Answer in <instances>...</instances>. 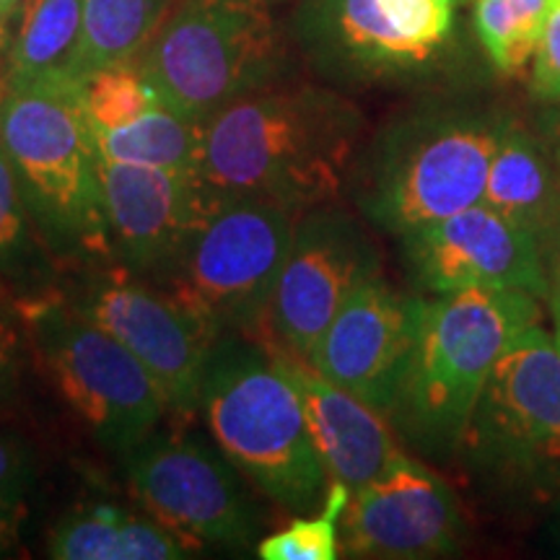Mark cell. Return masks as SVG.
<instances>
[{"instance_id": "obj_33", "label": "cell", "mask_w": 560, "mask_h": 560, "mask_svg": "<svg viewBox=\"0 0 560 560\" xmlns=\"http://www.w3.org/2000/svg\"><path fill=\"white\" fill-rule=\"evenodd\" d=\"M552 107L556 109H550L540 120V138L548 143L550 153L560 164V104H552Z\"/></svg>"}, {"instance_id": "obj_17", "label": "cell", "mask_w": 560, "mask_h": 560, "mask_svg": "<svg viewBox=\"0 0 560 560\" xmlns=\"http://www.w3.org/2000/svg\"><path fill=\"white\" fill-rule=\"evenodd\" d=\"M270 353L296 384L314 446L330 482H340L353 493L380 478L392 462L400 457L402 450L397 446L395 429L387 416L335 382L325 380L310 363L278 353V350H270Z\"/></svg>"}, {"instance_id": "obj_4", "label": "cell", "mask_w": 560, "mask_h": 560, "mask_svg": "<svg viewBox=\"0 0 560 560\" xmlns=\"http://www.w3.org/2000/svg\"><path fill=\"white\" fill-rule=\"evenodd\" d=\"M540 322V299L516 289H467L425 304L389 423L429 457L459 452L503 350Z\"/></svg>"}, {"instance_id": "obj_21", "label": "cell", "mask_w": 560, "mask_h": 560, "mask_svg": "<svg viewBox=\"0 0 560 560\" xmlns=\"http://www.w3.org/2000/svg\"><path fill=\"white\" fill-rule=\"evenodd\" d=\"M177 0H86L79 50L68 75L86 81L115 62L138 60Z\"/></svg>"}, {"instance_id": "obj_38", "label": "cell", "mask_w": 560, "mask_h": 560, "mask_svg": "<svg viewBox=\"0 0 560 560\" xmlns=\"http://www.w3.org/2000/svg\"><path fill=\"white\" fill-rule=\"evenodd\" d=\"M556 535H558V540H560V520H558V524H556Z\"/></svg>"}, {"instance_id": "obj_10", "label": "cell", "mask_w": 560, "mask_h": 560, "mask_svg": "<svg viewBox=\"0 0 560 560\" xmlns=\"http://www.w3.org/2000/svg\"><path fill=\"white\" fill-rule=\"evenodd\" d=\"M125 478L153 520L192 545L249 548L260 511L240 467L221 446L190 431H153L125 454Z\"/></svg>"}, {"instance_id": "obj_16", "label": "cell", "mask_w": 560, "mask_h": 560, "mask_svg": "<svg viewBox=\"0 0 560 560\" xmlns=\"http://www.w3.org/2000/svg\"><path fill=\"white\" fill-rule=\"evenodd\" d=\"M112 260L153 280L185 252L210 210L195 174L125 164L100 153Z\"/></svg>"}, {"instance_id": "obj_34", "label": "cell", "mask_w": 560, "mask_h": 560, "mask_svg": "<svg viewBox=\"0 0 560 560\" xmlns=\"http://www.w3.org/2000/svg\"><path fill=\"white\" fill-rule=\"evenodd\" d=\"M26 0H0V16L3 19H11L13 13L21 11V5H24Z\"/></svg>"}, {"instance_id": "obj_28", "label": "cell", "mask_w": 560, "mask_h": 560, "mask_svg": "<svg viewBox=\"0 0 560 560\" xmlns=\"http://www.w3.org/2000/svg\"><path fill=\"white\" fill-rule=\"evenodd\" d=\"M529 91L537 102L550 107L560 104V0H552L548 24L535 50Z\"/></svg>"}, {"instance_id": "obj_2", "label": "cell", "mask_w": 560, "mask_h": 560, "mask_svg": "<svg viewBox=\"0 0 560 560\" xmlns=\"http://www.w3.org/2000/svg\"><path fill=\"white\" fill-rule=\"evenodd\" d=\"M0 140L42 244L70 260H112L100 145L83 83L52 73L11 86L0 107Z\"/></svg>"}, {"instance_id": "obj_5", "label": "cell", "mask_w": 560, "mask_h": 560, "mask_svg": "<svg viewBox=\"0 0 560 560\" xmlns=\"http://www.w3.org/2000/svg\"><path fill=\"white\" fill-rule=\"evenodd\" d=\"M459 454L509 499L548 501L560 493V348L540 322L495 361Z\"/></svg>"}, {"instance_id": "obj_18", "label": "cell", "mask_w": 560, "mask_h": 560, "mask_svg": "<svg viewBox=\"0 0 560 560\" xmlns=\"http://www.w3.org/2000/svg\"><path fill=\"white\" fill-rule=\"evenodd\" d=\"M335 32L366 68H410L444 45L454 0H335Z\"/></svg>"}, {"instance_id": "obj_20", "label": "cell", "mask_w": 560, "mask_h": 560, "mask_svg": "<svg viewBox=\"0 0 560 560\" xmlns=\"http://www.w3.org/2000/svg\"><path fill=\"white\" fill-rule=\"evenodd\" d=\"M198 545L174 535L164 524L130 514L112 503L75 509L55 524L47 556L58 560H177Z\"/></svg>"}, {"instance_id": "obj_25", "label": "cell", "mask_w": 560, "mask_h": 560, "mask_svg": "<svg viewBox=\"0 0 560 560\" xmlns=\"http://www.w3.org/2000/svg\"><path fill=\"white\" fill-rule=\"evenodd\" d=\"M83 102L94 132L122 128L161 104L138 60L115 62L91 73L83 81Z\"/></svg>"}, {"instance_id": "obj_19", "label": "cell", "mask_w": 560, "mask_h": 560, "mask_svg": "<svg viewBox=\"0 0 560 560\" xmlns=\"http://www.w3.org/2000/svg\"><path fill=\"white\" fill-rule=\"evenodd\" d=\"M482 202L520 223L537 242L560 215V164L540 132L501 120Z\"/></svg>"}, {"instance_id": "obj_24", "label": "cell", "mask_w": 560, "mask_h": 560, "mask_svg": "<svg viewBox=\"0 0 560 560\" xmlns=\"http://www.w3.org/2000/svg\"><path fill=\"white\" fill-rule=\"evenodd\" d=\"M552 0H475V32L488 60L516 75L535 58Z\"/></svg>"}, {"instance_id": "obj_6", "label": "cell", "mask_w": 560, "mask_h": 560, "mask_svg": "<svg viewBox=\"0 0 560 560\" xmlns=\"http://www.w3.org/2000/svg\"><path fill=\"white\" fill-rule=\"evenodd\" d=\"M280 60L268 0H177L138 66L164 107L206 125L226 104L270 86Z\"/></svg>"}, {"instance_id": "obj_36", "label": "cell", "mask_w": 560, "mask_h": 560, "mask_svg": "<svg viewBox=\"0 0 560 560\" xmlns=\"http://www.w3.org/2000/svg\"><path fill=\"white\" fill-rule=\"evenodd\" d=\"M548 304H550L552 322H556V330H552V338H556L558 348H560V301H548Z\"/></svg>"}, {"instance_id": "obj_7", "label": "cell", "mask_w": 560, "mask_h": 560, "mask_svg": "<svg viewBox=\"0 0 560 560\" xmlns=\"http://www.w3.org/2000/svg\"><path fill=\"white\" fill-rule=\"evenodd\" d=\"M304 210L268 200L213 202L170 270L151 283L210 332L260 340L293 229Z\"/></svg>"}, {"instance_id": "obj_30", "label": "cell", "mask_w": 560, "mask_h": 560, "mask_svg": "<svg viewBox=\"0 0 560 560\" xmlns=\"http://www.w3.org/2000/svg\"><path fill=\"white\" fill-rule=\"evenodd\" d=\"M37 478L34 450L16 433L0 431V493H26Z\"/></svg>"}, {"instance_id": "obj_29", "label": "cell", "mask_w": 560, "mask_h": 560, "mask_svg": "<svg viewBox=\"0 0 560 560\" xmlns=\"http://www.w3.org/2000/svg\"><path fill=\"white\" fill-rule=\"evenodd\" d=\"M21 369H24V346L16 319L0 304V416H11L21 395Z\"/></svg>"}, {"instance_id": "obj_22", "label": "cell", "mask_w": 560, "mask_h": 560, "mask_svg": "<svg viewBox=\"0 0 560 560\" xmlns=\"http://www.w3.org/2000/svg\"><path fill=\"white\" fill-rule=\"evenodd\" d=\"M83 3L86 0H26L21 5L19 30L5 55L9 89L68 73L81 42Z\"/></svg>"}, {"instance_id": "obj_27", "label": "cell", "mask_w": 560, "mask_h": 560, "mask_svg": "<svg viewBox=\"0 0 560 560\" xmlns=\"http://www.w3.org/2000/svg\"><path fill=\"white\" fill-rule=\"evenodd\" d=\"M37 240L39 234L21 192L19 174L0 140V272L24 270L37 252Z\"/></svg>"}, {"instance_id": "obj_3", "label": "cell", "mask_w": 560, "mask_h": 560, "mask_svg": "<svg viewBox=\"0 0 560 560\" xmlns=\"http://www.w3.org/2000/svg\"><path fill=\"white\" fill-rule=\"evenodd\" d=\"M200 416L210 439L276 506L304 514L325 503L330 478L304 402L262 342L247 335L215 338L202 371Z\"/></svg>"}, {"instance_id": "obj_9", "label": "cell", "mask_w": 560, "mask_h": 560, "mask_svg": "<svg viewBox=\"0 0 560 560\" xmlns=\"http://www.w3.org/2000/svg\"><path fill=\"white\" fill-rule=\"evenodd\" d=\"M21 322L55 387L102 450L128 454L170 412L149 369L120 340L83 317L66 293H39L21 304Z\"/></svg>"}, {"instance_id": "obj_14", "label": "cell", "mask_w": 560, "mask_h": 560, "mask_svg": "<svg viewBox=\"0 0 560 560\" xmlns=\"http://www.w3.org/2000/svg\"><path fill=\"white\" fill-rule=\"evenodd\" d=\"M462 537L465 514L454 488L405 452L380 478L350 493L340 529L350 558L382 560L454 556Z\"/></svg>"}, {"instance_id": "obj_32", "label": "cell", "mask_w": 560, "mask_h": 560, "mask_svg": "<svg viewBox=\"0 0 560 560\" xmlns=\"http://www.w3.org/2000/svg\"><path fill=\"white\" fill-rule=\"evenodd\" d=\"M540 252L545 276H548V299L545 301H560V215L548 234L540 240Z\"/></svg>"}, {"instance_id": "obj_35", "label": "cell", "mask_w": 560, "mask_h": 560, "mask_svg": "<svg viewBox=\"0 0 560 560\" xmlns=\"http://www.w3.org/2000/svg\"><path fill=\"white\" fill-rule=\"evenodd\" d=\"M5 96H9V70H5V60H0V107H3Z\"/></svg>"}, {"instance_id": "obj_23", "label": "cell", "mask_w": 560, "mask_h": 560, "mask_svg": "<svg viewBox=\"0 0 560 560\" xmlns=\"http://www.w3.org/2000/svg\"><path fill=\"white\" fill-rule=\"evenodd\" d=\"M202 130H206L202 122L187 120V117L159 104L122 128L94 132V136L102 156L112 161L198 177Z\"/></svg>"}, {"instance_id": "obj_15", "label": "cell", "mask_w": 560, "mask_h": 560, "mask_svg": "<svg viewBox=\"0 0 560 560\" xmlns=\"http://www.w3.org/2000/svg\"><path fill=\"white\" fill-rule=\"evenodd\" d=\"M425 304V299L392 289L376 272L335 314L310 366L389 420Z\"/></svg>"}, {"instance_id": "obj_1", "label": "cell", "mask_w": 560, "mask_h": 560, "mask_svg": "<svg viewBox=\"0 0 560 560\" xmlns=\"http://www.w3.org/2000/svg\"><path fill=\"white\" fill-rule=\"evenodd\" d=\"M359 130V112L330 91L262 86L206 122L198 179L210 202L325 206L346 185Z\"/></svg>"}, {"instance_id": "obj_8", "label": "cell", "mask_w": 560, "mask_h": 560, "mask_svg": "<svg viewBox=\"0 0 560 560\" xmlns=\"http://www.w3.org/2000/svg\"><path fill=\"white\" fill-rule=\"evenodd\" d=\"M499 125L472 115H420L384 132L359 172L363 215L402 236L478 206Z\"/></svg>"}, {"instance_id": "obj_12", "label": "cell", "mask_w": 560, "mask_h": 560, "mask_svg": "<svg viewBox=\"0 0 560 560\" xmlns=\"http://www.w3.org/2000/svg\"><path fill=\"white\" fill-rule=\"evenodd\" d=\"M376 272L380 257L353 215L330 206L306 208L293 229L257 342L310 363L340 306Z\"/></svg>"}, {"instance_id": "obj_37", "label": "cell", "mask_w": 560, "mask_h": 560, "mask_svg": "<svg viewBox=\"0 0 560 560\" xmlns=\"http://www.w3.org/2000/svg\"><path fill=\"white\" fill-rule=\"evenodd\" d=\"M5 21H9V19L0 16V52H3L5 47H9V30H5Z\"/></svg>"}, {"instance_id": "obj_13", "label": "cell", "mask_w": 560, "mask_h": 560, "mask_svg": "<svg viewBox=\"0 0 560 560\" xmlns=\"http://www.w3.org/2000/svg\"><path fill=\"white\" fill-rule=\"evenodd\" d=\"M400 242L416 283L436 296L467 289H516L548 299L540 242L486 202L408 231Z\"/></svg>"}, {"instance_id": "obj_11", "label": "cell", "mask_w": 560, "mask_h": 560, "mask_svg": "<svg viewBox=\"0 0 560 560\" xmlns=\"http://www.w3.org/2000/svg\"><path fill=\"white\" fill-rule=\"evenodd\" d=\"M66 296L149 369L170 412L185 420L198 416L202 371L215 340L190 312L120 262L91 265Z\"/></svg>"}, {"instance_id": "obj_26", "label": "cell", "mask_w": 560, "mask_h": 560, "mask_svg": "<svg viewBox=\"0 0 560 560\" xmlns=\"http://www.w3.org/2000/svg\"><path fill=\"white\" fill-rule=\"evenodd\" d=\"M350 501V490L330 482L317 516H301L289 527L257 542L262 560H335L340 556V522Z\"/></svg>"}, {"instance_id": "obj_31", "label": "cell", "mask_w": 560, "mask_h": 560, "mask_svg": "<svg viewBox=\"0 0 560 560\" xmlns=\"http://www.w3.org/2000/svg\"><path fill=\"white\" fill-rule=\"evenodd\" d=\"M26 514L24 493H0V556H9L19 545Z\"/></svg>"}]
</instances>
